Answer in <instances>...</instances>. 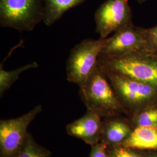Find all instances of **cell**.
Masks as SVG:
<instances>
[{"label":"cell","mask_w":157,"mask_h":157,"mask_svg":"<svg viewBox=\"0 0 157 157\" xmlns=\"http://www.w3.org/2000/svg\"><path fill=\"white\" fill-rule=\"evenodd\" d=\"M79 95L87 110L95 112L102 118L128 115L98 64L86 82L79 87Z\"/></svg>","instance_id":"6da1fadb"},{"label":"cell","mask_w":157,"mask_h":157,"mask_svg":"<svg viewBox=\"0 0 157 157\" xmlns=\"http://www.w3.org/2000/svg\"><path fill=\"white\" fill-rule=\"evenodd\" d=\"M104 71L150 84L157 90V55L143 51L117 58L100 56Z\"/></svg>","instance_id":"7a4b0ae2"},{"label":"cell","mask_w":157,"mask_h":157,"mask_svg":"<svg viewBox=\"0 0 157 157\" xmlns=\"http://www.w3.org/2000/svg\"><path fill=\"white\" fill-rule=\"evenodd\" d=\"M44 12V0H0V26L30 32L43 21Z\"/></svg>","instance_id":"3957f363"},{"label":"cell","mask_w":157,"mask_h":157,"mask_svg":"<svg viewBox=\"0 0 157 157\" xmlns=\"http://www.w3.org/2000/svg\"><path fill=\"white\" fill-rule=\"evenodd\" d=\"M106 39H85L75 45L67 63V80L82 87L98 67Z\"/></svg>","instance_id":"277c9868"},{"label":"cell","mask_w":157,"mask_h":157,"mask_svg":"<svg viewBox=\"0 0 157 157\" xmlns=\"http://www.w3.org/2000/svg\"><path fill=\"white\" fill-rule=\"evenodd\" d=\"M103 71L128 115L157 103V90L151 85Z\"/></svg>","instance_id":"5b68a950"},{"label":"cell","mask_w":157,"mask_h":157,"mask_svg":"<svg viewBox=\"0 0 157 157\" xmlns=\"http://www.w3.org/2000/svg\"><path fill=\"white\" fill-rule=\"evenodd\" d=\"M43 109L38 105L19 117L0 121V157H17L28 135L30 124Z\"/></svg>","instance_id":"8992f818"},{"label":"cell","mask_w":157,"mask_h":157,"mask_svg":"<svg viewBox=\"0 0 157 157\" xmlns=\"http://www.w3.org/2000/svg\"><path fill=\"white\" fill-rule=\"evenodd\" d=\"M129 0H106L94 14L95 31L102 39L124 28L132 22Z\"/></svg>","instance_id":"52a82bcc"},{"label":"cell","mask_w":157,"mask_h":157,"mask_svg":"<svg viewBox=\"0 0 157 157\" xmlns=\"http://www.w3.org/2000/svg\"><path fill=\"white\" fill-rule=\"evenodd\" d=\"M146 50L144 28L132 23L106 38L102 57L117 58Z\"/></svg>","instance_id":"ba28073f"},{"label":"cell","mask_w":157,"mask_h":157,"mask_svg":"<svg viewBox=\"0 0 157 157\" xmlns=\"http://www.w3.org/2000/svg\"><path fill=\"white\" fill-rule=\"evenodd\" d=\"M101 118L95 112L87 110L83 117L67 124V132L91 147L95 146L100 143L102 126Z\"/></svg>","instance_id":"9c48e42d"},{"label":"cell","mask_w":157,"mask_h":157,"mask_svg":"<svg viewBox=\"0 0 157 157\" xmlns=\"http://www.w3.org/2000/svg\"><path fill=\"white\" fill-rule=\"evenodd\" d=\"M132 130L129 121L121 115L105 118L102 121L100 142L107 146L122 144Z\"/></svg>","instance_id":"30bf717a"},{"label":"cell","mask_w":157,"mask_h":157,"mask_svg":"<svg viewBox=\"0 0 157 157\" xmlns=\"http://www.w3.org/2000/svg\"><path fill=\"white\" fill-rule=\"evenodd\" d=\"M122 145L136 150H157V127L136 126Z\"/></svg>","instance_id":"8fae6325"},{"label":"cell","mask_w":157,"mask_h":157,"mask_svg":"<svg viewBox=\"0 0 157 157\" xmlns=\"http://www.w3.org/2000/svg\"><path fill=\"white\" fill-rule=\"evenodd\" d=\"M44 12L43 22L51 26L62 17L63 14L86 0H44Z\"/></svg>","instance_id":"7c38bea8"},{"label":"cell","mask_w":157,"mask_h":157,"mask_svg":"<svg viewBox=\"0 0 157 157\" xmlns=\"http://www.w3.org/2000/svg\"><path fill=\"white\" fill-rule=\"evenodd\" d=\"M38 67L36 62H33L13 71H7L3 68V62L0 66V95L2 97L6 91L8 90L19 78L24 71Z\"/></svg>","instance_id":"4fadbf2b"},{"label":"cell","mask_w":157,"mask_h":157,"mask_svg":"<svg viewBox=\"0 0 157 157\" xmlns=\"http://www.w3.org/2000/svg\"><path fill=\"white\" fill-rule=\"evenodd\" d=\"M136 126L157 127V103L145 107L130 115Z\"/></svg>","instance_id":"5bb4252c"},{"label":"cell","mask_w":157,"mask_h":157,"mask_svg":"<svg viewBox=\"0 0 157 157\" xmlns=\"http://www.w3.org/2000/svg\"><path fill=\"white\" fill-rule=\"evenodd\" d=\"M17 157H51V152L39 144L29 133L22 148Z\"/></svg>","instance_id":"9a60e30c"},{"label":"cell","mask_w":157,"mask_h":157,"mask_svg":"<svg viewBox=\"0 0 157 157\" xmlns=\"http://www.w3.org/2000/svg\"><path fill=\"white\" fill-rule=\"evenodd\" d=\"M108 157H142L140 154L134 150L123 146H108Z\"/></svg>","instance_id":"2e32d148"},{"label":"cell","mask_w":157,"mask_h":157,"mask_svg":"<svg viewBox=\"0 0 157 157\" xmlns=\"http://www.w3.org/2000/svg\"><path fill=\"white\" fill-rule=\"evenodd\" d=\"M146 37V50L157 54V25L150 28H144Z\"/></svg>","instance_id":"e0dca14e"},{"label":"cell","mask_w":157,"mask_h":157,"mask_svg":"<svg viewBox=\"0 0 157 157\" xmlns=\"http://www.w3.org/2000/svg\"><path fill=\"white\" fill-rule=\"evenodd\" d=\"M107 148V145L101 142L92 146L89 157H108Z\"/></svg>","instance_id":"ac0fdd59"},{"label":"cell","mask_w":157,"mask_h":157,"mask_svg":"<svg viewBox=\"0 0 157 157\" xmlns=\"http://www.w3.org/2000/svg\"><path fill=\"white\" fill-rule=\"evenodd\" d=\"M149 1V0H137V2L139 3V4H143V3H144V2H146L147 1Z\"/></svg>","instance_id":"d6986e66"},{"label":"cell","mask_w":157,"mask_h":157,"mask_svg":"<svg viewBox=\"0 0 157 157\" xmlns=\"http://www.w3.org/2000/svg\"><path fill=\"white\" fill-rule=\"evenodd\" d=\"M147 157H157V154H152V155H150Z\"/></svg>","instance_id":"ffe728a7"},{"label":"cell","mask_w":157,"mask_h":157,"mask_svg":"<svg viewBox=\"0 0 157 157\" xmlns=\"http://www.w3.org/2000/svg\"></svg>","instance_id":"44dd1931"}]
</instances>
